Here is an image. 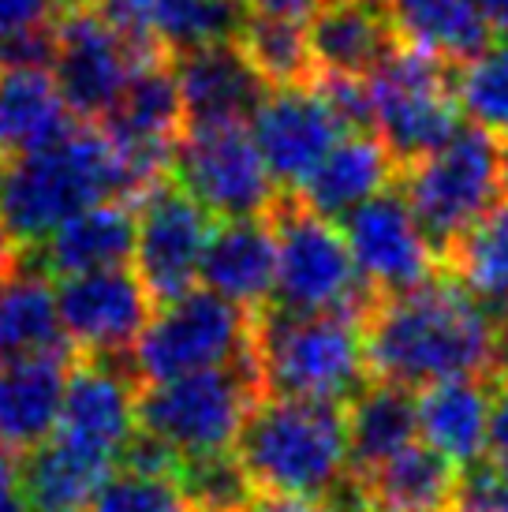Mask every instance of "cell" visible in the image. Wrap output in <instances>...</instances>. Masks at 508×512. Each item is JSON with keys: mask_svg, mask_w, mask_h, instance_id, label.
I'll use <instances>...</instances> for the list:
<instances>
[{"mask_svg": "<svg viewBox=\"0 0 508 512\" xmlns=\"http://www.w3.org/2000/svg\"><path fill=\"white\" fill-rule=\"evenodd\" d=\"M494 314L452 273L374 296L363 314V356L374 382L430 389L456 378H490Z\"/></svg>", "mask_w": 508, "mask_h": 512, "instance_id": "obj_1", "label": "cell"}, {"mask_svg": "<svg viewBox=\"0 0 508 512\" xmlns=\"http://www.w3.org/2000/svg\"><path fill=\"white\" fill-rule=\"evenodd\" d=\"M101 202L131 206L139 191L98 124L68 128L57 143L12 157L0 172V225L15 251H30L64 221Z\"/></svg>", "mask_w": 508, "mask_h": 512, "instance_id": "obj_2", "label": "cell"}, {"mask_svg": "<svg viewBox=\"0 0 508 512\" xmlns=\"http://www.w3.org/2000/svg\"><path fill=\"white\" fill-rule=\"evenodd\" d=\"M232 453L254 494L329 501L348 490L344 408L329 400L262 397Z\"/></svg>", "mask_w": 508, "mask_h": 512, "instance_id": "obj_3", "label": "cell"}, {"mask_svg": "<svg viewBox=\"0 0 508 512\" xmlns=\"http://www.w3.org/2000/svg\"><path fill=\"white\" fill-rule=\"evenodd\" d=\"M251 367L262 397L352 400L367 378L363 318L348 311L296 314L269 303L254 314Z\"/></svg>", "mask_w": 508, "mask_h": 512, "instance_id": "obj_4", "label": "cell"}, {"mask_svg": "<svg viewBox=\"0 0 508 512\" xmlns=\"http://www.w3.org/2000/svg\"><path fill=\"white\" fill-rule=\"evenodd\" d=\"M277 240L273 307L296 314L348 311L367 314L374 292L359 277L352 251L333 221L307 210L292 191H281L266 214Z\"/></svg>", "mask_w": 508, "mask_h": 512, "instance_id": "obj_5", "label": "cell"}, {"mask_svg": "<svg viewBox=\"0 0 508 512\" xmlns=\"http://www.w3.org/2000/svg\"><path fill=\"white\" fill-rule=\"evenodd\" d=\"M262 400L251 367L198 370L139 389V430L169 445L180 460L232 453L251 408Z\"/></svg>", "mask_w": 508, "mask_h": 512, "instance_id": "obj_6", "label": "cell"}, {"mask_svg": "<svg viewBox=\"0 0 508 512\" xmlns=\"http://www.w3.org/2000/svg\"><path fill=\"white\" fill-rule=\"evenodd\" d=\"M367 90L374 131L400 172L438 154L460 131L456 68L430 53L396 45L385 64L367 75Z\"/></svg>", "mask_w": 508, "mask_h": 512, "instance_id": "obj_7", "label": "cell"}, {"mask_svg": "<svg viewBox=\"0 0 508 512\" xmlns=\"http://www.w3.org/2000/svg\"><path fill=\"white\" fill-rule=\"evenodd\" d=\"M251 333V311L228 303L210 288H191L187 296L161 303L150 314L131 352V370L139 385H154L198 370L251 367Z\"/></svg>", "mask_w": 508, "mask_h": 512, "instance_id": "obj_8", "label": "cell"}, {"mask_svg": "<svg viewBox=\"0 0 508 512\" xmlns=\"http://www.w3.org/2000/svg\"><path fill=\"white\" fill-rule=\"evenodd\" d=\"M400 195L441 255L501 195L494 139L479 128H460L438 154L404 169Z\"/></svg>", "mask_w": 508, "mask_h": 512, "instance_id": "obj_9", "label": "cell"}, {"mask_svg": "<svg viewBox=\"0 0 508 512\" xmlns=\"http://www.w3.org/2000/svg\"><path fill=\"white\" fill-rule=\"evenodd\" d=\"M150 57H169L150 34H131L94 8L68 12L57 23L53 83L68 113L90 124L113 109L131 72Z\"/></svg>", "mask_w": 508, "mask_h": 512, "instance_id": "obj_10", "label": "cell"}, {"mask_svg": "<svg viewBox=\"0 0 508 512\" xmlns=\"http://www.w3.org/2000/svg\"><path fill=\"white\" fill-rule=\"evenodd\" d=\"M172 180L210 217L247 221L266 217L277 202V184L269 180L262 154L247 128L184 131L172 161Z\"/></svg>", "mask_w": 508, "mask_h": 512, "instance_id": "obj_11", "label": "cell"}, {"mask_svg": "<svg viewBox=\"0 0 508 512\" xmlns=\"http://www.w3.org/2000/svg\"><path fill=\"white\" fill-rule=\"evenodd\" d=\"M213 217L176 180L157 184L135 214V277L154 307L187 296L210 247Z\"/></svg>", "mask_w": 508, "mask_h": 512, "instance_id": "obj_12", "label": "cell"}, {"mask_svg": "<svg viewBox=\"0 0 508 512\" xmlns=\"http://www.w3.org/2000/svg\"><path fill=\"white\" fill-rule=\"evenodd\" d=\"M340 236L374 296H396L441 273V255L400 191H381L344 217Z\"/></svg>", "mask_w": 508, "mask_h": 512, "instance_id": "obj_13", "label": "cell"}, {"mask_svg": "<svg viewBox=\"0 0 508 512\" xmlns=\"http://www.w3.org/2000/svg\"><path fill=\"white\" fill-rule=\"evenodd\" d=\"M57 311L64 337L83 359H131L154 314V299L127 266H116L64 277L57 285Z\"/></svg>", "mask_w": 508, "mask_h": 512, "instance_id": "obj_14", "label": "cell"}, {"mask_svg": "<svg viewBox=\"0 0 508 512\" xmlns=\"http://www.w3.org/2000/svg\"><path fill=\"white\" fill-rule=\"evenodd\" d=\"M340 135L348 131L329 109L318 83L269 90L251 116V139L277 191H296L337 146Z\"/></svg>", "mask_w": 508, "mask_h": 512, "instance_id": "obj_15", "label": "cell"}, {"mask_svg": "<svg viewBox=\"0 0 508 512\" xmlns=\"http://www.w3.org/2000/svg\"><path fill=\"white\" fill-rule=\"evenodd\" d=\"M135 404L139 378L131 370V359H79L68 374L57 434L109 460H120L124 445L139 430Z\"/></svg>", "mask_w": 508, "mask_h": 512, "instance_id": "obj_16", "label": "cell"}, {"mask_svg": "<svg viewBox=\"0 0 508 512\" xmlns=\"http://www.w3.org/2000/svg\"><path fill=\"white\" fill-rule=\"evenodd\" d=\"M172 68L180 83L187 131L243 128L269 94V86L243 60L236 42H217L180 53L172 57Z\"/></svg>", "mask_w": 508, "mask_h": 512, "instance_id": "obj_17", "label": "cell"}, {"mask_svg": "<svg viewBox=\"0 0 508 512\" xmlns=\"http://www.w3.org/2000/svg\"><path fill=\"white\" fill-rule=\"evenodd\" d=\"M98 128L113 139L120 150H142V154L176 157V146L184 139V101L172 57H150L131 72L127 86L109 113L98 120Z\"/></svg>", "mask_w": 508, "mask_h": 512, "instance_id": "obj_18", "label": "cell"}, {"mask_svg": "<svg viewBox=\"0 0 508 512\" xmlns=\"http://www.w3.org/2000/svg\"><path fill=\"white\" fill-rule=\"evenodd\" d=\"M307 42L318 75L367 79L385 64L400 38L389 15V0H325L311 15Z\"/></svg>", "mask_w": 508, "mask_h": 512, "instance_id": "obj_19", "label": "cell"}, {"mask_svg": "<svg viewBox=\"0 0 508 512\" xmlns=\"http://www.w3.org/2000/svg\"><path fill=\"white\" fill-rule=\"evenodd\" d=\"M71 356H27L0 363V453L27 456L57 434Z\"/></svg>", "mask_w": 508, "mask_h": 512, "instance_id": "obj_20", "label": "cell"}, {"mask_svg": "<svg viewBox=\"0 0 508 512\" xmlns=\"http://www.w3.org/2000/svg\"><path fill=\"white\" fill-rule=\"evenodd\" d=\"M45 277H83L127 266L135 255V214L120 202H101L49 232L38 247L19 251Z\"/></svg>", "mask_w": 508, "mask_h": 512, "instance_id": "obj_21", "label": "cell"}, {"mask_svg": "<svg viewBox=\"0 0 508 512\" xmlns=\"http://www.w3.org/2000/svg\"><path fill=\"white\" fill-rule=\"evenodd\" d=\"M198 277L210 292L243 311H266L277 285V240L266 217L225 221L213 228Z\"/></svg>", "mask_w": 508, "mask_h": 512, "instance_id": "obj_22", "label": "cell"}, {"mask_svg": "<svg viewBox=\"0 0 508 512\" xmlns=\"http://www.w3.org/2000/svg\"><path fill=\"white\" fill-rule=\"evenodd\" d=\"M396 161L381 146L378 135H340L337 146L322 157V165L292 191L318 217H348L355 206L389 191L396 180Z\"/></svg>", "mask_w": 508, "mask_h": 512, "instance_id": "obj_23", "label": "cell"}, {"mask_svg": "<svg viewBox=\"0 0 508 512\" xmlns=\"http://www.w3.org/2000/svg\"><path fill=\"white\" fill-rule=\"evenodd\" d=\"M344 438H348V483H355L415 445L419 397L411 389L385 382L359 389L344 412Z\"/></svg>", "mask_w": 508, "mask_h": 512, "instance_id": "obj_24", "label": "cell"}, {"mask_svg": "<svg viewBox=\"0 0 508 512\" xmlns=\"http://www.w3.org/2000/svg\"><path fill=\"white\" fill-rule=\"evenodd\" d=\"M0 356H71L57 311V288L38 266L15 255L0 281Z\"/></svg>", "mask_w": 508, "mask_h": 512, "instance_id": "obj_25", "label": "cell"}, {"mask_svg": "<svg viewBox=\"0 0 508 512\" xmlns=\"http://www.w3.org/2000/svg\"><path fill=\"white\" fill-rule=\"evenodd\" d=\"M348 490L381 512H456L460 468L419 441L389 464L348 483Z\"/></svg>", "mask_w": 508, "mask_h": 512, "instance_id": "obj_26", "label": "cell"}, {"mask_svg": "<svg viewBox=\"0 0 508 512\" xmlns=\"http://www.w3.org/2000/svg\"><path fill=\"white\" fill-rule=\"evenodd\" d=\"M113 464L116 460L109 456L53 434L19 464L23 498L38 512H83L86 505H94L101 486L109 483Z\"/></svg>", "mask_w": 508, "mask_h": 512, "instance_id": "obj_27", "label": "cell"}, {"mask_svg": "<svg viewBox=\"0 0 508 512\" xmlns=\"http://www.w3.org/2000/svg\"><path fill=\"white\" fill-rule=\"evenodd\" d=\"M490 378H456L419 397V438L456 468H475L486 449Z\"/></svg>", "mask_w": 508, "mask_h": 512, "instance_id": "obj_28", "label": "cell"}, {"mask_svg": "<svg viewBox=\"0 0 508 512\" xmlns=\"http://www.w3.org/2000/svg\"><path fill=\"white\" fill-rule=\"evenodd\" d=\"M389 15L400 45L460 68L490 45V27L482 23L475 0H389Z\"/></svg>", "mask_w": 508, "mask_h": 512, "instance_id": "obj_29", "label": "cell"}, {"mask_svg": "<svg viewBox=\"0 0 508 512\" xmlns=\"http://www.w3.org/2000/svg\"><path fill=\"white\" fill-rule=\"evenodd\" d=\"M68 105L45 72L0 75V154H34L68 135Z\"/></svg>", "mask_w": 508, "mask_h": 512, "instance_id": "obj_30", "label": "cell"}, {"mask_svg": "<svg viewBox=\"0 0 508 512\" xmlns=\"http://www.w3.org/2000/svg\"><path fill=\"white\" fill-rule=\"evenodd\" d=\"M441 266L486 311H508V199L494 202L475 225L441 251Z\"/></svg>", "mask_w": 508, "mask_h": 512, "instance_id": "obj_31", "label": "cell"}, {"mask_svg": "<svg viewBox=\"0 0 508 512\" xmlns=\"http://www.w3.org/2000/svg\"><path fill=\"white\" fill-rule=\"evenodd\" d=\"M232 42H236L243 60L258 72V79H262L269 90L307 86L318 79L314 57H311V42H307L303 23L243 12V23Z\"/></svg>", "mask_w": 508, "mask_h": 512, "instance_id": "obj_32", "label": "cell"}, {"mask_svg": "<svg viewBox=\"0 0 508 512\" xmlns=\"http://www.w3.org/2000/svg\"><path fill=\"white\" fill-rule=\"evenodd\" d=\"M243 23V0H165L150 19L154 38L169 57L202 49V45L232 42Z\"/></svg>", "mask_w": 508, "mask_h": 512, "instance_id": "obj_33", "label": "cell"}, {"mask_svg": "<svg viewBox=\"0 0 508 512\" xmlns=\"http://www.w3.org/2000/svg\"><path fill=\"white\" fill-rule=\"evenodd\" d=\"M456 101L471 116V128L508 139V38L456 68Z\"/></svg>", "mask_w": 508, "mask_h": 512, "instance_id": "obj_34", "label": "cell"}, {"mask_svg": "<svg viewBox=\"0 0 508 512\" xmlns=\"http://www.w3.org/2000/svg\"><path fill=\"white\" fill-rule=\"evenodd\" d=\"M176 490L184 494L191 512H247L251 501L258 498L236 453L184 460L176 475Z\"/></svg>", "mask_w": 508, "mask_h": 512, "instance_id": "obj_35", "label": "cell"}, {"mask_svg": "<svg viewBox=\"0 0 508 512\" xmlns=\"http://www.w3.org/2000/svg\"><path fill=\"white\" fill-rule=\"evenodd\" d=\"M94 512H191L184 494L169 479H146L120 471L116 479L101 486L94 498Z\"/></svg>", "mask_w": 508, "mask_h": 512, "instance_id": "obj_36", "label": "cell"}, {"mask_svg": "<svg viewBox=\"0 0 508 512\" xmlns=\"http://www.w3.org/2000/svg\"><path fill=\"white\" fill-rule=\"evenodd\" d=\"M57 60V23L0 34V75L45 72Z\"/></svg>", "mask_w": 508, "mask_h": 512, "instance_id": "obj_37", "label": "cell"}, {"mask_svg": "<svg viewBox=\"0 0 508 512\" xmlns=\"http://www.w3.org/2000/svg\"><path fill=\"white\" fill-rule=\"evenodd\" d=\"M456 512H508V475L475 464L460 475Z\"/></svg>", "mask_w": 508, "mask_h": 512, "instance_id": "obj_38", "label": "cell"}, {"mask_svg": "<svg viewBox=\"0 0 508 512\" xmlns=\"http://www.w3.org/2000/svg\"><path fill=\"white\" fill-rule=\"evenodd\" d=\"M486 468L508 475V378L497 382V397H490V423H486Z\"/></svg>", "mask_w": 508, "mask_h": 512, "instance_id": "obj_39", "label": "cell"}, {"mask_svg": "<svg viewBox=\"0 0 508 512\" xmlns=\"http://www.w3.org/2000/svg\"><path fill=\"white\" fill-rule=\"evenodd\" d=\"M49 15H53L49 0H0V34L45 27Z\"/></svg>", "mask_w": 508, "mask_h": 512, "instance_id": "obj_40", "label": "cell"}, {"mask_svg": "<svg viewBox=\"0 0 508 512\" xmlns=\"http://www.w3.org/2000/svg\"><path fill=\"white\" fill-rule=\"evenodd\" d=\"M161 4L165 0H101V12L109 15L116 27L131 30V34H146Z\"/></svg>", "mask_w": 508, "mask_h": 512, "instance_id": "obj_41", "label": "cell"}, {"mask_svg": "<svg viewBox=\"0 0 508 512\" xmlns=\"http://www.w3.org/2000/svg\"><path fill=\"white\" fill-rule=\"evenodd\" d=\"M247 12L254 15H269V19H292V23H303L311 19L325 0H243Z\"/></svg>", "mask_w": 508, "mask_h": 512, "instance_id": "obj_42", "label": "cell"}, {"mask_svg": "<svg viewBox=\"0 0 508 512\" xmlns=\"http://www.w3.org/2000/svg\"><path fill=\"white\" fill-rule=\"evenodd\" d=\"M0 512H30L19 483V468L8 453H0Z\"/></svg>", "mask_w": 508, "mask_h": 512, "instance_id": "obj_43", "label": "cell"}, {"mask_svg": "<svg viewBox=\"0 0 508 512\" xmlns=\"http://www.w3.org/2000/svg\"><path fill=\"white\" fill-rule=\"evenodd\" d=\"M247 512H337V509H333V501L325 505V501H307V498H269V494H258Z\"/></svg>", "mask_w": 508, "mask_h": 512, "instance_id": "obj_44", "label": "cell"}, {"mask_svg": "<svg viewBox=\"0 0 508 512\" xmlns=\"http://www.w3.org/2000/svg\"><path fill=\"white\" fill-rule=\"evenodd\" d=\"M475 8H479L486 27L501 30V34L508 38V0H475Z\"/></svg>", "mask_w": 508, "mask_h": 512, "instance_id": "obj_45", "label": "cell"}, {"mask_svg": "<svg viewBox=\"0 0 508 512\" xmlns=\"http://www.w3.org/2000/svg\"><path fill=\"white\" fill-rule=\"evenodd\" d=\"M333 509H337V512H381V509H374V505H367L363 498H355L352 490H344Z\"/></svg>", "mask_w": 508, "mask_h": 512, "instance_id": "obj_46", "label": "cell"}, {"mask_svg": "<svg viewBox=\"0 0 508 512\" xmlns=\"http://www.w3.org/2000/svg\"><path fill=\"white\" fill-rule=\"evenodd\" d=\"M497 180H501V191H505L508 199V143L505 150H497Z\"/></svg>", "mask_w": 508, "mask_h": 512, "instance_id": "obj_47", "label": "cell"}, {"mask_svg": "<svg viewBox=\"0 0 508 512\" xmlns=\"http://www.w3.org/2000/svg\"><path fill=\"white\" fill-rule=\"evenodd\" d=\"M49 4H53V8H64V15H68V12H83V8H90L94 0H49Z\"/></svg>", "mask_w": 508, "mask_h": 512, "instance_id": "obj_48", "label": "cell"}, {"mask_svg": "<svg viewBox=\"0 0 508 512\" xmlns=\"http://www.w3.org/2000/svg\"><path fill=\"white\" fill-rule=\"evenodd\" d=\"M0 172H4V161H0Z\"/></svg>", "mask_w": 508, "mask_h": 512, "instance_id": "obj_49", "label": "cell"}, {"mask_svg": "<svg viewBox=\"0 0 508 512\" xmlns=\"http://www.w3.org/2000/svg\"><path fill=\"white\" fill-rule=\"evenodd\" d=\"M0 281H4V270H0Z\"/></svg>", "mask_w": 508, "mask_h": 512, "instance_id": "obj_50", "label": "cell"}]
</instances>
